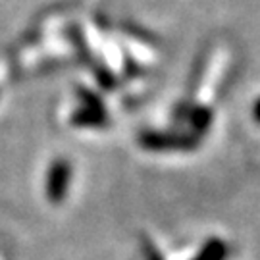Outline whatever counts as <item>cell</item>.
Returning a JSON list of instances; mask_svg holds the SVG:
<instances>
[{
	"label": "cell",
	"instance_id": "obj_2",
	"mask_svg": "<svg viewBox=\"0 0 260 260\" xmlns=\"http://www.w3.org/2000/svg\"><path fill=\"white\" fill-rule=\"evenodd\" d=\"M222 254H223V247L218 241H214L203 251V254H201V258L199 260H220L222 258Z\"/></svg>",
	"mask_w": 260,
	"mask_h": 260
},
{
	"label": "cell",
	"instance_id": "obj_3",
	"mask_svg": "<svg viewBox=\"0 0 260 260\" xmlns=\"http://www.w3.org/2000/svg\"><path fill=\"white\" fill-rule=\"evenodd\" d=\"M254 116L260 120V101H258V104H256V108H254Z\"/></svg>",
	"mask_w": 260,
	"mask_h": 260
},
{
	"label": "cell",
	"instance_id": "obj_1",
	"mask_svg": "<svg viewBox=\"0 0 260 260\" xmlns=\"http://www.w3.org/2000/svg\"><path fill=\"white\" fill-rule=\"evenodd\" d=\"M66 185H68V166L64 162H58L48 177V195L52 201H60L66 193Z\"/></svg>",
	"mask_w": 260,
	"mask_h": 260
}]
</instances>
